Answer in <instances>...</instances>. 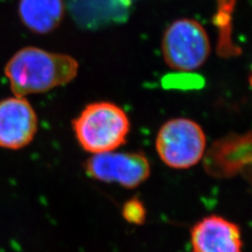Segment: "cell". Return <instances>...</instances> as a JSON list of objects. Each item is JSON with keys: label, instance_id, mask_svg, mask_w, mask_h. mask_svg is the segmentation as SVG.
<instances>
[{"label": "cell", "instance_id": "obj_10", "mask_svg": "<svg viewBox=\"0 0 252 252\" xmlns=\"http://www.w3.org/2000/svg\"><path fill=\"white\" fill-rule=\"evenodd\" d=\"M123 215L128 222L139 224L144 221L146 217L144 206L140 201L132 199L125 205L123 208Z\"/></svg>", "mask_w": 252, "mask_h": 252}, {"label": "cell", "instance_id": "obj_8", "mask_svg": "<svg viewBox=\"0 0 252 252\" xmlns=\"http://www.w3.org/2000/svg\"><path fill=\"white\" fill-rule=\"evenodd\" d=\"M205 167L217 178H230L243 172L252 161V137L229 135L214 142L204 155Z\"/></svg>", "mask_w": 252, "mask_h": 252}, {"label": "cell", "instance_id": "obj_7", "mask_svg": "<svg viewBox=\"0 0 252 252\" xmlns=\"http://www.w3.org/2000/svg\"><path fill=\"white\" fill-rule=\"evenodd\" d=\"M189 241L192 252H243L240 227L219 215L197 221L190 230Z\"/></svg>", "mask_w": 252, "mask_h": 252}, {"label": "cell", "instance_id": "obj_6", "mask_svg": "<svg viewBox=\"0 0 252 252\" xmlns=\"http://www.w3.org/2000/svg\"><path fill=\"white\" fill-rule=\"evenodd\" d=\"M37 131L35 109L25 97L0 101V148L19 150L34 139Z\"/></svg>", "mask_w": 252, "mask_h": 252}, {"label": "cell", "instance_id": "obj_2", "mask_svg": "<svg viewBox=\"0 0 252 252\" xmlns=\"http://www.w3.org/2000/svg\"><path fill=\"white\" fill-rule=\"evenodd\" d=\"M81 148L91 154L116 151L125 144L130 132L126 111L110 102H94L82 109L72 122Z\"/></svg>", "mask_w": 252, "mask_h": 252}, {"label": "cell", "instance_id": "obj_9", "mask_svg": "<svg viewBox=\"0 0 252 252\" xmlns=\"http://www.w3.org/2000/svg\"><path fill=\"white\" fill-rule=\"evenodd\" d=\"M65 11L63 0H20L23 25L36 34H48L59 27Z\"/></svg>", "mask_w": 252, "mask_h": 252}, {"label": "cell", "instance_id": "obj_1", "mask_svg": "<svg viewBox=\"0 0 252 252\" xmlns=\"http://www.w3.org/2000/svg\"><path fill=\"white\" fill-rule=\"evenodd\" d=\"M79 63L70 55L26 47L14 54L5 67L15 96L41 94L63 86L77 77Z\"/></svg>", "mask_w": 252, "mask_h": 252}, {"label": "cell", "instance_id": "obj_4", "mask_svg": "<svg viewBox=\"0 0 252 252\" xmlns=\"http://www.w3.org/2000/svg\"><path fill=\"white\" fill-rule=\"evenodd\" d=\"M210 52L206 29L193 19L176 20L163 33L162 56L167 65L175 70L197 69L206 63Z\"/></svg>", "mask_w": 252, "mask_h": 252}, {"label": "cell", "instance_id": "obj_3", "mask_svg": "<svg viewBox=\"0 0 252 252\" xmlns=\"http://www.w3.org/2000/svg\"><path fill=\"white\" fill-rule=\"evenodd\" d=\"M162 162L173 169H188L196 165L207 149L203 128L186 118L172 119L160 128L155 141Z\"/></svg>", "mask_w": 252, "mask_h": 252}, {"label": "cell", "instance_id": "obj_5", "mask_svg": "<svg viewBox=\"0 0 252 252\" xmlns=\"http://www.w3.org/2000/svg\"><path fill=\"white\" fill-rule=\"evenodd\" d=\"M91 178L107 183L134 189L149 179L151 164L142 153H109L94 154L85 162Z\"/></svg>", "mask_w": 252, "mask_h": 252}]
</instances>
